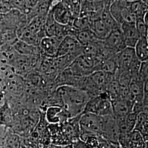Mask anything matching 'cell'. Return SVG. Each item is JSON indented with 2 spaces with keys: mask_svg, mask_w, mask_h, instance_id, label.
<instances>
[{
  "mask_svg": "<svg viewBox=\"0 0 148 148\" xmlns=\"http://www.w3.org/2000/svg\"><path fill=\"white\" fill-rule=\"evenodd\" d=\"M106 1H81L79 16H85L93 21L101 18Z\"/></svg>",
  "mask_w": 148,
  "mask_h": 148,
  "instance_id": "obj_6",
  "label": "cell"
},
{
  "mask_svg": "<svg viewBox=\"0 0 148 148\" xmlns=\"http://www.w3.org/2000/svg\"><path fill=\"white\" fill-rule=\"evenodd\" d=\"M50 12L54 20L63 25H71L74 18L63 1H53Z\"/></svg>",
  "mask_w": 148,
  "mask_h": 148,
  "instance_id": "obj_7",
  "label": "cell"
},
{
  "mask_svg": "<svg viewBox=\"0 0 148 148\" xmlns=\"http://www.w3.org/2000/svg\"><path fill=\"white\" fill-rule=\"evenodd\" d=\"M111 103L113 115L116 119L125 117L132 112L133 103L128 98H119Z\"/></svg>",
  "mask_w": 148,
  "mask_h": 148,
  "instance_id": "obj_14",
  "label": "cell"
},
{
  "mask_svg": "<svg viewBox=\"0 0 148 148\" xmlns=\"http://www.w3.org/2000/svg\"><path fill=\"white\" fill-rule=\"evenodd\" d=\"M13 10L12 1H0V14L4 15Z\"/></svg>",
  "mask_w": 148,
  "mask_h": 148,
  "instance_id": "obj_26",
  "label": "cell"
},
{
  "mask_svg": "<svg viewBox=\"0 0 148 148\" xmlns=\"http://www.w3.org/2000/svg\"><path fill=\"white\" fill-rule=\"evenodd\" d=\"M80 137L101 136L103 132L104 118L88 112L82 113L79 117Z\"/></svg>",
  "mask_w": 148,
  "mask_h": 148,
  "instance_id": "obj_3",
  "label": "cell"
},
{
  "mask_svg": "<svg viewBox=\"0 0 148 148\" xmlns=\"http://www.w3.org/2000/svg\"><path fill=\"white\" fill-rule=\"evenodd\" d=\"M142 135L143 138L148 136V112H140L137 116V120L134 130Z\"/></svg>",
  "mask_w": 148,
  "mask_h": 148,
  "instance_id": "obj_22",
  "label": "cell"
},
{
  "mask_svg": "<svg viewBox=\"0 0 148 148\" xmlns=\"http://www.w3.org/2000/svg\"><path fill=\"white\" fill-rule=\"evenodd\" d=\"M14 114L7 101L0 106V125L11 128L14 122Z\"/></svg>",
  "mask_w": 148,
  "mask_h": 148,
  "instance_id": "obj_17",
  "label": "cell"
},
{
  "mask_svg": "<svg viewBox=\"0 0 148 148\" xmlns=\"http://www.w3.org/2000/svg\"><path fill=\"white\" fill-rule=\"evenodd\" d=\"M103 41L106 47L114 54L119 53L126 47L120 28L110 32L108 37Z\"/></svg>",
  "mask_w": 148,
  "mask_h": 148,
  "instance_id": "obj_12",
  "label": "cell"
},
{
  "mask_svg": "<svg viewBox=\"0 0 148 148\" xmlns=\"http://www.w3.org/2000/svg\"><path fill=\"white\" fill-rule=\"evenodd\" d=\"M112 1H106L104 8L101 15V19L104 21L106 25L108 27L110 30L112 32L120 28L119 25L114 18L111 16L110 12V6Z\"/></svg>",
  "mask_w": 148,
  "mask_h": 148,
  "instance_id": "obj_20",
  "label": "cell"
},
{
  "mask_svg": "<svg viewBox=\"0 0 148 148\" xmlns=\"http://www.w3.org/2000/svg\"><path fill=\"white\" fill-rule=\"evenodd\" d=\"M104 125L101 137L112 143H118L120 131L116 118L114 115L103 117Z\"/></svg>",
  "mask_w": 148,
  "mask_h": 148,
  "instance_id": "obj_9",
  "label": "cell"
},
{
  "mask_svg": "<svg viewBox=\"0 0 148 148\" xmlns=\"http://www.w3.org/2000/svg\"><path fill=\"white\" fill-rule=\"evenodd\" d=\"M102 62L90 55L83 53L74 59L68 68L74 76L85 77L101 71Z\"/></svg>",
  "mask_w": 148,
  "mask_h": 148,
  "instance_id": "obj_2",
  "label": "cell"
},
{
  "mask_svg": "<svg viewBox=\"0 0 148 148\" xmlns=\"http://www.w3.org/2000/svg\"><path fill=\"white\" fill-rule=\"evenodd\" d=\"M117 69L129 71L134 63L139 60L138 59L134 49L126 47L121 52L116 54Z\"/></svg>",
  "mask_w": 148,
  "mask_h": 148,
  "instance_id": "obj_11",
  "label": "cell"
},
{
  "mask_svg": "<svg viewBox=\"0 0 148 148\" xmlns=\"http://www.w3.org/2000/svg\"><path fill=\"white\" fill-rule=\"evenodd\" d=\"M84 47L73 37H65L59 46L56 58L67 54L72 55L76 58L84 53Z\"/></svg>",
  "mask_w": 148,
  "mask_h": 148,
  "instance_id": "obj_8",
  "label": "cell"
},
{
  "mask_svg": "<svg viewBox=\"0 0 148 148\" xmlns=\"http://www.w3.org/2000/svg\"><path fill=\"white\" fill-rule=\"evenodd\" d=\"M134 49L137 57L141 62L148 61V37H140Z\"/></svg>",
  "mask_w": 148,
  "mask_h": 148,
  "instance_id": "obj_21",
  "label": "cell"
},
{
  "mask_svg": "<svg viewBox=\"0 0 148 148\" xmlns=\"http://www.w3.org/2000/svg\"><path fill=\"white\" fill-rule=\"evenodd\" d=\"M10 130V128L0 125V148H3L5 143V138L7 133Z\"/></svg>",
  "mask_w": 148,
  "mask_h": 148,
  "instance_id": "obj_27",
  "label": "cell"
},
{
  "mask_svg": "<svg viewBox=\"0 0 148 148\" xmlns=\"http://www.w3.org/2000/svg\"><path fill=\"white\" fill-rule=\"evenodd\" d=\"M46 121L49 124L60 125L71 119L69 114L62 106H51L44 112Z\"/></svg>",
  "mask_w": 148,
  "mask_h": 148,
  "instance_id": "obj_10",
  "label": "cell"
},
{
  "mask_svg": "<svg viewBox=\"0 0 148 148\" xmlns=\"http://www.w3.org/2000/svg\"><path fill=\"white\" fill-rule=\"evenodd\" d=\"M53 1H38L37 4L27 16L28 23L36 16H46L52 5Z\"/></svg>",
  "mask_w": 148,
  "mask_h": 148,
  "instance_id": "obj_18",
  "label": "cell"
},
{
  "mask_svg": "<svg viewBox=\"0 0 148 148\" xmlns=\"http://www.w3.org/2000/svg\"><path fill=\"white\" fill-rule=\"evenodd\" d=\"M126 47L134 48L140 36L136 27V23H123L120 25Z\"/></svg>",
  "mask_w": 148,
  "mask_h": 148,
  "instance_id": "obj_15",
  "label": "cell"
},
{
  "mask_svg": "<svg viewBox=\"0 0 148 148\" xmlns=\"http://www.w3.org/2000/svg\"><path fill=\"white\" fill-rule=\"evenodd\" d=\"M74 38L84 47H86L90 43L98 40L90 29H85L76 32Z\"/></svg>",
  "mask_w": 148,
  "mask_h": 148,
  "instance_id": "obj_23",
  "label": "cell"
},
{
  "mask_svg": "<svg viewBox=\"0 0 148 148\" xmlns=\"http://www.w3.org/2000/svg\"><path fill=\"white\" fill-rule=\"evenodd\" d=\"M83 112L101 117L114 115L111 100L106 93L90 98Z\"/></svg>",
  "mask_w": 148,
  "mask_h": 148,
  "instance_id": "obj_4",
  "label": "cell"
},
{
  "mask_svg": "<svg viewBox=\"0 0 148 148\" xmlns=\"http://www.w3.org/2000/svg\"><path fill=\"white\" fill-rule=\"evenodd\" d=\"M61 42L62 41L56 37L43 38L38 46L41 56L49 58H56Z\"/></svg>",
  "mask_w": 148,
  "mask_h": 148,
  "instance_id": "obj_13",
  "label": "cell"
},
{
  "mask_svg": "<svg viewBox=\"0 0 148 148\" xmlns=\"http://www.w3.org/2000/svg\"><path fill=\"white\" fill-rule=\"evenodd\" d=\"M56 93L60 106L69 114L71 119L79 116L84 112L90 99L86 92L69 86L57 87Z\"/></svg>",
  "mask_w": 148,
  "mask_h": 148,
  "instance_id": "obj_1",
  "label": "cell"
},
{
  "mask_svg": "<svg viewBox=\"0 0 148 148\" xmlns=\"http://www.w3.org/2000/svg\"><path fill=\"white\" fill-rule=\"evenodd\" d=\"M90 29L98 40L102 41L104 40L111 32L101 18L91 21Z\"/></svg>",
  "mask_w": 148,
  "mask_h": 148,
  "instance_id": "obj_16",
  "label": "cell"
},
{
  "mask_svg": "<svg viewBox=\"0 0 148 148\" xmlns=\"http://www.w3.org/2000/svg\"><path fill=\"white\" fill-rule=\"evenodd\" d=\"M130 1H112L110 6L111 16L121 25L122 23H136V18L130 8Z\"/></svg>",
  "mask_w": 148,
  "mask_h": 148,
  "instance_id": "obj_5",
  "label": "cell"
},
{
  "mask_svg": "<svg viewBox=\"0 0 148 148\" xmlns=\"http://www.w3.org/2000/svg\"><path fill=\"white\" fill-rule=\"evenodd\" d=\"M13 48L16 52L23 56H32L41 55L38 47L30 45L18 39L13 44Z\"/></svg>",
  "mask_w": 148,
  "mask_h": 148,
  "instance_id": "obj_19",
  "label": "cell"
},
{
  "mask_svg": "<svg viewBox=\"0 0 148 148\" xmlns=\"http://www.w3.org/2000/svg\"><path fill=\"white\" fill-rule=\"evenodd\" d=\"M116 54L102 62L101 65V71L112 75L115 73L117 70Z\"/></svg>",
  "mask_w": 148,
  "mask_h": 148,
  "instance_id": "obj_24",
  "label": "cell"
},
{
  "mask_svg": "<svg viewBox=\"0 0 148 148\" xmlns=\"http://www.w3.org/2000/svg\"><path fill=\"white\" fill-rule=\"evenodd\" d=\"M75 19L79 17L81 11V1H63Z\"/></svg>",
  "mask_w": 148,
  "mask_h": 148,
  "instance_id": "obj_25",
  "label": "cell"
}]
</instances>
